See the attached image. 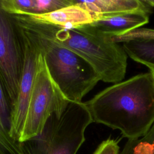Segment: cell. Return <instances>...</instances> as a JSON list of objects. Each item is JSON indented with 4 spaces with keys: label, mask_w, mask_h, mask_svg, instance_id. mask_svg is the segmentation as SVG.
<instances>
[{
    "label": "cell",
    "mask_w": 154,
    "mask_h": 154,
    "mask_svg": "<svg viewBox=\"0 0 154 154\" xmlns=\"http://www.w3.org/2000/svg\"><path fill=\"white\" fill-rule=\"evenodd\" d=\"M93 123L119 130L123 137L144 135L154 123V78L150 72L103 89L84 102Z\"/></svg>",
    "instance_id": "1"
},
{
    "label": "cell",
    "mask_w": 154,
    "mask_h": 154,
    "mask_svg": "<svg viewBox=\"0 0 154 154\" xmlns=\"http://www.w3.org/2000/svg\"><path fill=\"white\" fill-rule=\"evenodd\" d=\"M11 16L21 32L43 54L52 79L66 99L72 102H82L100 81L93 68L55 41L35 20L26 15Z\"/></svg>",
    "instance_id": "2"
},
{
    "label": "cell",
    "mask_w": 154,
    "mask_h": 154,
    "mask_svg": "<svg viewBox=\"0 0 154 154\" xmlns=\"http://www.w3.org/2000/svg\"><path fill=\"white\" fill-rule=\"evenodd\" d=\"M35 21L55 41L85 60L100 81L116 84L124 79L128 60L126 52L122 45L91 25L63 28Z\"/></svg>",
    "instance_id": "3"
},
{
    "label": "cell",
    "mask_w": 154,
    "mask_h": 154,
    "mask_svg": "<svg viewBox=\"0 0 154 154\" xmlns=\"http://www.w3.org/2000/svg\"><path fill=\"white\" fill-rule=\"evenodd\" d=\"M93 123L84 102H70L63 114H52L42 132L23 143L25 154H76L85 140V131Z\"/></svg>",
    "instance_id": "4"
},
{
    "label": "cell",
    "mask_w": 154,
    "mask_h": 154,
    "mask_svg": "<svg viewBox=\"0 0 154 154\" xmlns=\"http://www.w3.org/2000/svg\"><path fill=\"white\" fill-rule=\"evenodd\" d=\"M69 102L52 79L45 58L39 52L32 89L18 141L23 143L38 136L49 117L52 114L59 117Z\"/></svg>",
    "instance_id": "5"
},
{
    "label": "cell",
    "mask_w": 154,
    "mask_h": 154,
    "mask_svg": "<svg viewBox=\"0 0 154 154\" xmlns=\"http://www.w3.org/2000/svg\"><path fill=\"white\" fill-rule=\"evenodd\" d=\"M23 57L20 31L12 16L0 7V81L11 111L17 99Z\"/></svg>",
    "instance_id": "6"
},
{
    "label": "cell",
    "mask_w": 154,
    "mask_h": 154,
    "mask_svg": "<svg viewBox=\"0 0 154 154\" xmlns=\"http://www.w3.org/2000/svg\"><path fill=\"white\" fill-rule=\"evenodd\" d=\"M20 31L22 37L23 46V66L19 84L17 99L11 111L10 131L11 137L17 141L24 123L33 86L37 57L39 54L38 50L32 42L20 30Z\"/></svg>",
    "instance_id": "7"
},
{
    "label": "cell",
    "mask_w": 154,
    "mask_h": 154,
    "mask_svg": "<svg viewBox=\"0 0 154 154\" xmlns=\"http://www.w3.org/2000/svg\"><path fill=\"white\" fill-rule=\"evenodd\" d=\"M73 2L89 12L94 21L137 11L150 14L154 8V0H73Z\"/></svg>",
    "instance_id": "8"
},
{
    "label": "cell",
    "mask_w": 154,
    "mask_h": 154,
    "mask_svg": "<svg viewBox=\"0 0 154 154\" xmlns=\"http://www.w3.org/2000/svg\"><path fill=\"white\" fill-rule=\"evenodd\" d=\"M149 14L137 11L102 18L90 23L100 32L109 37L123 35L141 28L149 22Z\"/></svg>",
    "instance_id": "9"
},
{
    "label": "cell",
    "mask_w": 154,
    "mask_h": 154,
    "mask_svg": "<svg viewBox=\"0 0 154 154\" xmlns=\"http://www.w3.org/2000/svg\"><path fill=\"white\" fill-rule=\"evenodd\" d=\"M25 15L33 20L63 28H78L94 21L89 12L73 2L72 5L49 13Z\"/></svg>",
    "instance_id": "10"
},
{
    "label": "cell",
    "mask_w": 154,
    "mask_h": 154,
    "mask_svg": "<svg viewBox=\"0 0 154 154\" xmlns=\"http://www.w3.org/2000/svg\"><path fill=\"white\" fill-rule=\"evenodd\" d=\"M128 57L134 61L154 68V38L135 37L119 41Z\"/></svg>",
    "instance_id": "11"
},
{
    "label": "cell",
    "mask_w": 154,
    "mask_h": 154,
    "mask_svg": "<svg viewBox=\"0 0 154 154\" xmlns=\"http://www.w3.org/2000/svg\"><path fill=\"white\" fill-rule=\"evenodd\" d=\"M120 154H154V123L143 137L128 140Z\"/></svg>",
    "instance_id": "12"
},
{
    "label": "cell",
    "mask_w": 154,
    "mask_h": 154,
    "mask_svg": "<svg viewBox=\"0 0 154 154\" xmlns=\"http://www.w3.org/2000/svg\"><path fill=\"white\" fill-rule=\"evenodd\" d=\"M35 0H0V7L11 15L32 14Z\"/></svg>",
    "instance_id": "13"
},
{
    "label": "cell",
    "mask_w": 154,
    "mask_h": 154,
    "mask_svg": "<svg viewBox=\"0 0 154 154\" xmlns=\"http://www.w3.org/2000/svg\"><path fill=\"white\" fill-rule=\"evenodd\" d=\"M0 154H25L23 143L13 138L10 129L0 123Z\"/></svg>",
    "instance_id": "14"
},
{
    "label": "cell",
    "mask_w": 154,
    "mask_h": 154,
    "mask_svg": "<svg viewBox=\"0 0 154 154\" xmlns=\"http://www.w3.org/2000/svg\"><path fill=\"white\" fill-rule=\"evenodd\" d=\"M73 4V0H35L32 14L49 13Z\"/></svg>",
    "instance_id": "15"
},
{
    "label": "cell",
    "mask_w": 154,
    "mask_h": 154,
    "mask_svg": "<svg viewBox=\"0 0 154 154\" xmlns=\"http://www.w3.org/2000/svg\"><path fill=\"white\" fill-rule=\"evenodd\" d=\"M0 123L10 129L11 128V108L5 90L0 81Z\"/></svg>",
    "instance_id": "16"
},
{
    "label": "cell",
    "mask_w": 154,
    "mask_h": 154,
    "mask_svg": "<svg viewBox=\"0 0 154 154\" xmlns=\"http://www.w3.org/2000/svg\"><path fill=\"white\" fill-rule=\"evenodd\" d=\"M120 138H107L98 146L93 154H120Z\"/></svg>",
    "instance_id": "17"
},
{
    "label": "cell",
    "mask_w": 154,
    "mask_h": 154,
    "mask_svg": "<svg viewBox=\"0 0 154 154\" xmlns=\"http://www.w3.org/2000/svg\"><path fill=\"white\" fill-rule=\"evenodd\" d=\"M127 36L129 38H154V29L140 28L129 32L127 34Z\"/></svg>",
    "instance_id": "18"
},
{
    "label": "cell",
    "mask_w": 154,
    "mask_h": 154,
    "mask_svg": "<svg viewBox=\"0 0 154 154\" xmlns=\"http://www.w3.org/2000/svg\"><path fill=\"white\" fill-rule=\"evenodd\" d=\"M149 70H150V72L152 73L154 78V68H149Z\"/></svg>",
    "instance_id": "19"
}]
</instances>
